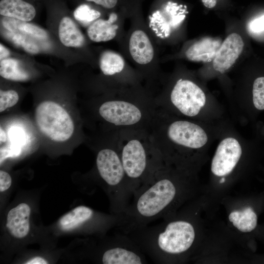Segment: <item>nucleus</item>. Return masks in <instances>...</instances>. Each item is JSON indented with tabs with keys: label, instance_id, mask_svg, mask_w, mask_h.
<instances>
[{
	"label": "nucleus",
	"instance_id": "nucleus-1",
	"mask_svg": "<svg viewBox=\"0 0 264 264\" xmlns=\"http://www.w3.org/2000/svg\"><path fill=\"white\" fill-rule=\"evenodd\" d=\"M191 174L163 162L134 193L119 230L124 233L171 215L185 197Z\"/></svg>",
	"mask_w": 264,
	"mask_h": 264
},
{
	"label": "nucleus",
	"instance_id": "nucleus-2",
	"mask_svg": "<svg viewBox=\"0 0 264 264\" xmlns=\"http://www.w3.org/2000/svg\"><path fill=\"white\" fill-rule=\"evenodd\" d=\"M148 131L164 163L190 173L210 140L207 131L196 120L157 107Z\"/></svg>",
	"mask_w": 264,
	"mask_h": 264
},
{
	"label": "nucleus",
	"instance_id": "nucleus-3",
	"mask_svg": "<svg viewBox=\"0 0 264 264\" xmlns=\"http://www.w3.org/2000/svg\"><path fill=\"white\" fill-rule=\"evenodd\" d=\"M137 0L129 18L130 25L118 41L121 53L141 76L144 86L153 94L163 81L159 46L144 17L142 2Z\"/></svg>",
	"mask_w": 264,
	"mask_h": 264
},
{
	"label": "nucleus",
	"instance_id": "nucleus-4",
	"mask_svg": "<svg viewBox=\"0 0 264 264\" xmlns=\"http://www.w3.org/2000/svg\"><path fill=\"white\" fill-rule=\"evenodd\" d=\"M156 106L152 93L143 84L111 88V95L97 109L99 117L111 132L150 128Z\"/></svg>",
	"mask_w": 264,
	"mask_h": 264
},
{
	"label": "nucleus",
	"instance_id": "nucleus-5",
	"mask_svg": "<svg viewBox=\"0 0 264 264\" xmlns=\"http://www.w3.org/2000/svg\"><path fill=\"white\" fill-rule=\"evenodd\" d=\"M117 135L121 161L133 195L164 161L148 130H123Z\"/></svg>",
	"mask_w": 264,
	"mask_h": 264
},
{
	"label": "nucleus",
	"instance_id": "nucleus-6",
	"mask_svg": "<svg viewBox=\"0 0 264 264\" xmlns=\"http://www.w3.org/2000/svg\"><path fill=\"white\" fill-rule=\"evenodd\" d=\"M161 85L154 101L157 108L168 113L196 120L207 106L205 92L190 79L179 77Z\"/></svg>",
	"mask_w": 264,
	"mask_h": 264
},
{
	"label": "nucleus",
	"instance_id": "nucleus-7",
	"mask_svg": "<svg viewBox=\"0 0 264 264\" xmlns=\"http://www.w3.org/2000/svg\"><path fill=\"white\" fill-rule=\"evenodd\" d=\"M116 132L110 145L100 149L96 157L99 176L107 185L116 215L122 216L131 202L133 192L128 183L122 164Z\"/></svg>",
	"mask_w": 264,
	"mask_h": 264
},
{
	"label": "nucleus",
	"instance_id": "nucleus-8",
	"mask_svg": "<svg viewBox=\"0 0 264 264\" xmlns=\"http://www.w3.org/2000/svg\"><path fill=\"white\" fill-rule=\"evenodd\" d=\"M188 11L174 0H153L145 18L147 26L159 46L168 42L182 26Z\"/></svg>",
	"mask_w": 264,
	"mask_h": 264
},
{
	"label": "nucleus",
	"instance_id": "nucleus-9",
	"mask_svg": "<svg viewBox=\"0 0 264 264\" xmlns=\"http://www.w3.org/2000/svg\"><path fill=\"white\" fill-rule=\"evenodd\" d=\"M35 120L41 132L55 142L67 140L74 132V123L68 112L53 101H44L37 106Z\"/></svg>",
	"mask_w": 264,
	"mask_h": 264
},
{
	"label": "nucleus",
	"instance_id": "nucleus-10",
	"mask_svg": "<svg viewBox=\"0 0 264 264\" xmlns=\"http://www.w3.org/2000/svg\"><path fill=\"white\" fill-rule=\"evenodd\" d=\"M137 0L110 12L107 18H100L88 27L87 34L94 42H106L116 39L118 42L125 30L126 21L129 19Z\"/></svg>",
	"mask_w": 264,
	"mask_h": 264
},
{
	"label": "nucleus",
	"instance_id": "nucleus-11",
	"mask_svg": "<svg viewBox=\"0 0 264 264\" xmlns=\"http://www.w3.org/2000/svg\"><path fill=\"white\" fill-rule=\"evenodd\" d=\"M98 63L103 75L112 79L113 88L143 84L140 75L121 53L105 50L100 54Z\"/></svg>",
	"mask_w": 264,
	"mask_h": 264
},
{
	"label": "nucleus",
	"instance_id": "nucleus-12",
	"mask_svg": "<svg viewBox=\"0 0 264 264\" xmlns=\"http://www.w3.org/2000/svg\"><path fill=\"white\" fill-rule=\"evenodd\" d=\"M242 154L239 140L233 136H226L219 143L212 160L211 171L218 177H224L234 170Z\"/></svg>",
	"mask_w": 264,
	"mask_h": 264
},
{
	"label": "nucleus",
	"instance_id": "nucleus-13",
	"mask_svg": "<svg viewBox=\"0 0 264 264\" xmlns=\"http://www.w3.org/2000/svg\"><path fill=\"white\" fill-rule=\"evenodd\" d=\"M244 46L242 37L233 33L229 35L221 43L213 60L214 70L223 73L228 70L239 58Z\"/></svg>",
	"mask_w": 264,
	"mask_h": 264
},
{
	"label": "nucleus",
	"instance_id": "nucleus-14",
	"mask_svg": "<svg viewBox=\"0 0 264 264\" xmlns=\"http://www.w3.org/2000/svg\"><path fill=\"white\" fill-rule=\"evenodd\" d=\"M31 208L25 203H21L12 208L8 213L6 227L14 238L25 237L30 231V216Z\"/></svg>",
	"mask_w": 264,
	"mask_h": 264
},
{
	"label": "nucleus",
	"instance_id": "nucleus-15",
	"mask_svg": "<svg viewBox=\"0 0 264 264\" xmlns=\"http://www.w3.org/2000/svg\"><path fill=\"white\" fill-rule=\"evenodd\" d=\"M221 44V41L219 39L203 38L195 42L186 49L185 57L192 62H210L214 60Z\"/></svg>",
	"mask_w": 264,
	"mask_h": 264
},
{
	"label": "nucleus",
	"instance_id": "nucleus-16",
	"mask_svg": "<svg viewBox=\"0 0 264 264\" xmlns=\"http://www.w3.org/2000/svg\"><path fill=\"white\" fill-rule=\"evenodd\" d=\"M36 10L30 3L23 0H1L0 14L4 17L29 22L34 19Z\"/></svg>",
	"mask_w": 264,
	"mask_h": 264
},
{
	"label": "nucleus",
	"instance_id": "nucleus-17",
	"mask_svg": "<svg viewBox=\"0 0 264 264\" xmlns=\"http://www.w3.org/2000/svg\"><path fill=\"white\" fill-rule=\"evenodd\" d=\"M61 42L67 47H79L85 43V37L74 22L69 17L62 19L59 26Z\"/></svg>",
	"mask_w": 264,
	"mask_h": 264
},
{
	"label": "nucleus",
	"instance_id": "nucleus-18",
	"mask_svg": "<svg viewBox=\"0 0 264 264\" xmlns=\"http://www.w3.org/2000/svg\"><path fill=\"white\" fill-rule=\"evenodd\" d=\"M94 216L90 208L79 206L64 215L59 220V225L64 230H71L92 220Z\"/></svg>",
	"mask_w": 264,
	"mask_h": 264
},
{
	"label": "nucleus",
	"instance_id": "nucleus-19",
	"mask_svg": "<svg viewBox=\"0 0 264 264\" xmlns=\"http://www.w3.org/2000/svg\"><path fill=\"white\" fill-rule=\"evenodd\" d=\"M4 28L10 32H19L39 39H45L46 32L40 27L17 19L4 17L2 19Z\"/></svg>",
	"mask_w": 264,
	"mask_h": 264
},
{
	"label": "nucleus",
	"instance_id": "nucleus-20",
	"mask_svg": "<svg viewBox=\"0 0 264 264\" xmlns=\"http://www.w3.org/2000/svg\"><path fill=\"white\" fill-rule=\"evenodd\" d=\"M228 219L235 227L243 233L253 231L257 225V215L251 207L232 212Z\"/></svg>",
	"mask_w": 264,
	"mask_h": 264
},
{
	"label": "nucleus",
	"instance_id": "nucleus-21",
	"mask_svg": "<svg viewBox=\"0 0 264 264\" xmlns=\"http://www.w3.org/2000/svg\"><path fill=\"white\" fill-rule=\"evenodd\" d=\"M0 75L6 79L23 81L29 78L28 74L22 69L17 60L6 58L0 61Z\"/></svg>",
	"mask_w": 264,
	"mask_h": 264
},
{
	"label": "nucleus",
	"instance_id": "nucleus-22",
	"mask_svg": "<svg viewBox=\"0 0 264 264\" xmlns=\"http://www.w3.org/2000/svg\"><path fill=\"white\" fill-rule=\"evenodd\" d=\"M76 20L89 26L91 23L101 17V11L87 4L78 6L73 12Z\"/></svg>",
	"mask_w": 264,
	"mask_h": 264
},
{
	"label": "nucleus",
	"instance_id": "nucleus-23",
	"mask_svg": "<svg viewBox=\"0 0 264 264\" xmlns=\"http://www.w3.org/2000/svg\"><path fill=\"white\" fill-rule=\"evenodd\" d=\"M7 36L16 44L21 46L25 51L31 54H36L39 52L38 45L27 35L19 32L8 31Z\"/></svg>",
	"mask_w": 264,
	"mask_h": 264
},
{
	"label": "nucleus",
	"instance_id": "nucleus-24",
	"mask_svg": "<svg viewBox=\"0 0 264 264\" xmlns=\"http://www.w3.org/2000/svg\"><path fill=\"white\" fill-rule=\"evenodd\" d=\"M252 102L256 110H264V76L257 78L253 82Z\"/></svg>",
	"mask_w": 264,
	"mask_h": 264
},
{
	"label": "nucleus",
	"instance_id": "nucleus-25",
	"mask_svg": "<svg viewBox=\"0 0 264 264\" xmlns=\"http://www.w3.org/2000/svg\"><path fill=\"white\" fill-rule=\"evenodd\" d=\"M19 100V95L14 90L0 91V112L16 105Z\"/></svg>",
	"mask_w": 264,
	"mask_h": 264
},
{
	"label": "nucleus",
	"instance_id": "nucleus-26",
	"mask_svg": "<svg viewBox=\"0 0 264 264\" xmlns=\"http://www.w3.org/2000/svg\"><path fill=\"white\" fill-rule=\"evenodd\" d=\"M248 29L251 33H259L264 31V14L250 21Z\"/></svg>",
	"mask_w": 264,
	"mask_h": 264
},
{
	"label": "nucleus",
	"instance_id": "nucleus-27",
	"mask_svg": "<svg viewBox=\"0 0 264 264\" xmlns=\"http://www.w3.org/2000/svg\"><path fill=\"white\" fill-rule=\"evenodd\" d=\"M12 184V178L10 175L2 170L0 171V192L8 190Z\"/></svg>",
	"mask_w": 264,
	"mask_h": 264
},
{
	"label": "nucleus",
	"instance_id": "nucleus-28",
	"mask_svg": "<svg viewBox=\"0 0 264 264\" xmlns=\"http://www.w3.org/2000/svg\"><path fill=\"white\" fill-rule=\"evenodd\" d=\"M20 153V149L12 147L10 149H0V163L7 157L18 155Z\"/></svg>",
	"mask_w": 264,
	"mask_h": 264
},
{
	"label": "nucleus",
	"instance_id": "nucleus-29",
	"mask_svg": "<svg viewBox=\"0 0 264 264\" xmlns=\"http://www.w3.org/2000/svg\"><path fill=\"white\" fill-rule=\"evenodd\" d=\"M48 262L44 258L41 257H35L27 261L25 264H47Z\"/></svg>",
	"mask_w": 264,
	"mask_h": 264
},
{
	"label": "nucleus",
	"instance_id": "nucleus-30",
	"mask_svg": "<svg viewBox=\"0 0 264 264\" xmlns=\"http://www.w3.org/2000/svg\"><path fill=\"white\" fill-rule=\"evenodd\" d=\"M9 50L2 44L0 45V61L6 59L9 55Z\"/></svg>",
	"mask_w": 264,
	"mask_h": 264
},
{
	"label": "nucleus",
	"instance_id": "nucleus-31",
	"mask_svg": "<svg viewBox=\"0 0 264 264\" xmlns=\"http://www.w3.org/2000/svg\"><path fill=\"white\" fill-rule=\"evenodd\" d=\"M218 0H201L203 5L207 8H212L214 7Z\"/></svg>",
	"mask_w": 264,
	"mask_h": 264
},
{
	"label": "nucleus",
	"instance_id": "nucleus-32",
	"mask_svg": "<svg viewBox=\"0 0 264 264\" xmlns=\"http://www.w3.org/2000/svg\"><path fill=\"white\" fill-rule=\"evenodd\" d=\"M7 137L5 131L0 127V143H4L6 141Z\"/></svg>",
	"mask_w": 264,
	"mask_h": 264
}]
</instances>
